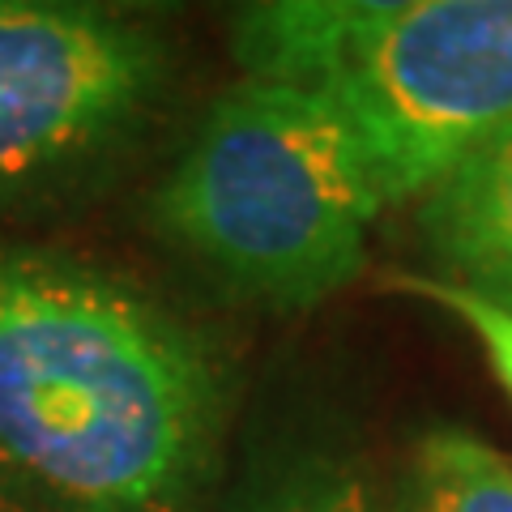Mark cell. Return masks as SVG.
<instances>
[{"label":"cell","mask_w":512,"mask_h":512,"mask_svg":"<svg viewBox=\"0 0 512 512\" xmlns=\"http://www.w3.org/2000/svg\"><path fill=\"white\" fill-rule=\"evenodd\" d=\"M227 367L167 303L64 248L0 244V466L64 512H201Z\"/></svg>","instance_id":"obj_1"},{"label":"cell","mask_w":512,"mask_h":512,"mask_svg":"<svg viewBox=\"0 0 512 512\" xmlns=\"http://www.w3.org/2000/svg\"><path fill=\"white\" fill-rule=\"evenodd\" d=\"M389 512H512V466L461 427L414 440Z\"/></svg>","instance_id":"obj_7"},{"label":"cell","mask_w":512,"mask_h":512,"mask_svg":"<svg viewBox=\"0 0 512 512\" xmlns=\"http://www.w3.org/2000/svg\"><path fill=\"white\" fill-rule=\"evenodd\" d=\"M389 286L393 291H406V295H419L427 303H436L440 312L457 316L461 325L470 329V338L483 346L491 372L500 376L504 393L512 397V312L508 308H500V303H491V299H478L466 286H453V282L427 278V274H393Z\"/></svg>","instance_id":"obj_8"},{"label":"cell","mask_w":512,"mask_h":512,"mask_svg":"<svg viewBox=\"0 0 512 512\" xmlns=\"http://www.w3.org/2000/svg\"><path fill=\"white\" fill-rule=\"evenodd\" d=\"M384 210L359 137L320 94L244 77L163 175L150 218L239 299L308 312L363 274Z\"/></svg>","instance_id":"obj_3"},{"label":"cell","mask_w":512,"mask_h":512,"mask_svg":"<svg viewBox=\"0 0 512 512\" xmlns=\"http://www.w3.org/2000/svg\"><path fill=\"white\" fill-rule=\"evenodd\" d=\"M419 231L444 282L512 312V124L427 192Z\"/></svg>","instance_id":"obj_6"},{"label":"cell","mask_w":512,"mask_h":512,"mask_svg":"<svg viewBox=\"0 0 512 512\" xmlns=\"http://www.w3.org/2000/svg\"><path fill=\"white\" fill-rule=\"evenodd\" d=\"M0 512H64V508H56L47 495L26 487L18 474L0 466Z\"/></svg>","instance_id":"obj_9"},{"label":"cell","mask_w":512,"mask_h":512,"mask_svg":"<svg viewBox=\"0 0 512 512\" xmlns=\"http://www.w3.org/2000/svg\"><path fill=\"white\" fill-rule=\"evenodd\" d=\"M167 69L163 35L133 13L0 0V205L116 154L163 99Z\"/></svg>","instance_id":"obj_4"},{"label":"cell","mask_w":512,"mask_h":512,"mask_svg":"<svg viewBox=\"0 0 512 512\" xmlns=\"http://www.w3.org/2000/svg\"><path fill=\"white\" fill-rule=\"evenodd\" d=\"M231 56L338 111L384 205L512 124V0H265L231 18Z\"/></svg>","instance_id":"obj_2"},{"label":"cell","mask_w":512,"mask_h":512,"mask_svg":"<svg viewBox=\"0 0 512 512\" xmlns=\"http://www.w3.org/2000/svg\"><path fill=\"white\" fill-rule=\"evenodd\" d=\"M222 512H389V504L338 423L295 414L252 431Z\"/></svg>","instance_id":"obj_5"}]
</instances>
